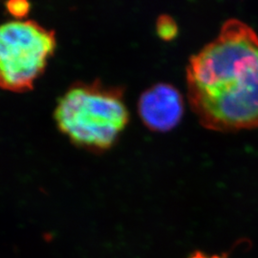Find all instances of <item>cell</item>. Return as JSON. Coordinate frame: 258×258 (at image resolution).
<instances>
[{
  "instance_id": "1",
  "label": "cell",
  "mask_w": 258,
  "mask_h": 258,
  "mask_svg": "<svg viewBox=\"0 0 258 258\" xmlns=\"http://www.w3.org/2000/svg\"><path fill=\"white\" fill-rule=\"evenodd\" d=\"M187 95L204 126L217 131L258 127V36L238 19L189 59Z\"/></svg>"
},
{
  "instance_id": "4",
  "label": "cell",
  "mask_w": 258,
  "mask_h": 258,
  "mask_svg": "<svg viewBox=\"0 0 258 258\" xmlns=\"http://www.w3.org/2000/svg\"><path fill=\"white\" fill-rule=\"evenodd\" d=\"M138 109L142 120L149 128L167 131L181 120L184 102L174 86L158 83L141 95Z\"/></svg>"
},
{
  "instance_id": "5",
  "label": "cell",
  "mask_w": 258,
  "mask_h": 258,
  "mask_svg": "<svg viewBox=\"0 0 258 258\" xmlns=\"http://www.w3.org/2000/svg\"><path fill=\"white\" fill-rule=\"evenodd\" d=\"M178 32L176 22L169 16H162L157 20V33L163 39H171Z\"/></svg>"
},
{
  "instance_id": "3",
  "label": "cell",
  "mask_w": 258,
  "mask_h": 258,
  "mask_svg": "<svg viewBox=\"0 0 258 258\" xmlns=\"http://www.w3.org/2000/svg\"><path fill=\"white\" fill-rule=\"evenodd\" d=\"M56 47L55 32L31 19L0 24V87L27 92L46 68Z\"/></svg>"
},
{
  "instance_id": "2",
  "label": "cell",
  "mask_w": 258,
  "mask_h": 258,
  "mask_svg": "<svg viewBox=\"0 0 258 258\" xmlns=\"http://www.w3.org/2000/svg\"><path fill=\"white\" fill-rule=\"evenodd\" d=\"M58 129L83 148H110L128 122L120 89L99 83L73 84L58 99L54 113Z\"/></svg>"
},
{
  "instance_id": "6",
  "label": "cell",
  "mask_w": 258,
  "mask_h": 258,
  "mask_svg": "<svg viewBox=\"0 0 258 258\" xmlns=\"http://www.w3.org/2000/svg\"><path fill=\"white\" fill-rule=\"evenodd\" d=\"M30 4L26 1H11L7 3V10L16 19H22L30 11Z\"/></svg>"
},
{
  "instance_id": "7",
  "label": "cell",
  "mask_w": 258,
  "mask_h": 258,
  "mask_svg": "<svg viewBox=\"0 0 258 258\" xmlns=\"http://www.w3.org/2000/svg\"><path fill=\"white\" fill-rule=\"evenodd\" d=\"M189 258H222L220 256H216V255H214V256H207L205 253L203 252H200V251H197V252H195L194 254H192L191 256Z\"/></svg>"
}]
</instances>
